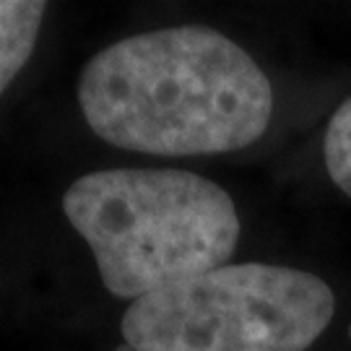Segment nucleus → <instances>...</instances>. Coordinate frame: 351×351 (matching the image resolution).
<instances>
[{"instance_id":"nucleus-1","label":"nucleus","mask_w":351,"mask_h":351,"mask_svg":"<svg viewBox=\"0 0 351 351\" xmlns=\"http://www.w3.org/2000/svg\"><path fill=\"white\" fill-rule=\"evenodd\" d=\"M88 130L146 156H213L252 146L274 86L250 52L211 26L138 32L101 47L75 81Z\"/></svg>"},{"instance_id":"nucleus-2","label":"nucleus","mask_w":351,"mask_h":351,"mask_svg":"<svg viewBox=\"0 0 351 351\" xmlns=\"http://www.w3.org/2000/svg\"><path fill=\"white\" fill-rule=\"evenodd\" d=\"M63 213L112 297L136 302L226 265L239 213L213 180L172 167H112L75 177Z\"/></svg>"},{"instance_id":"nucleus-3","label":"nucleus","mask_w":351,"mask_h":351,"mask_svg":"<svg viewBox=\"0 0 351 351\" xmlns=\"http://www.w3.org/2000/svg\"><path fill=\"white\" fill-rule=\"evenodd\" d=\"M336 315L315 274L276 263H226L130 302V351H304Z\"/></svg>"},{"instance_id":"nucleus-4","label":"nucleus","mask_w":351,"mask_h":351,"mask_svg":"<svg viewBox=\"0 0 351 351\" xmlns=\"http://www.w3.org/2000/svg\"><path fill=\"white\" fill-rule=\"evenodd\" d=\"M45 16L47 3L0 0V97L32 60Z\"/></svg>"},{"instance_id":"nucleus-5","label":"nucleus","mask_w":351,"mask_h":351,"mask_svg":"<svg viewBox=\"0 0 351 351\" xmlns=\"http://www.w3.org/2000/svg\"><path fill=\"white\" fill-rule=\"evenodd\" d=\"M323 159L330 180L351 198V97L330 114L323 138Z\"/></svg>"},{"instance_id":"nucleus-6","label":"nucleus","mask_w":351,"mask_h":351,"mask_svg":"<svg viewBox=\"0 0 351 351\" xmlns=\"http://www.w3.org/2000/svg\"><path fill=\"white\" fill-rule=\"evenodd\" d=\"M349 336H351V328H349Z\"/></svg>"}]
</instances>
